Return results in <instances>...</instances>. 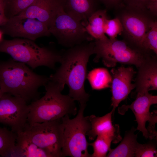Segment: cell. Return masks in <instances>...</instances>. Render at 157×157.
I'll return each mask as SVG.
<instances>
[{"label": "cell", "mask_w": 157, "mask_h": 157, "mask_svg": "<svg viewBox=\"0 0 157 157\" xmlns=\"http://www.w3.org/2000/svg\"><path fill=\"white\" fill-rule=\"evenodd\" d=\"M94 40L86 42L69 48L61 53L60 67L49 77L64 88L67 85L68 95L79 103L86 105L90 95L85 90L87 76V65L90 56L94 54Z\"/></svg>", "instance_id": "obj_1"}, {"label": "cell", "mask_w": 157, "mask_h": 157, "mask_svg": "<svg viewBox=\"0 0 157 157\" xmlns=\"http://www.w3.org/2000/svg\"><path fill=\"white\" fill-rule=\"evenodd\" d=\"M49 80V77L35 73L25 64L12 58L0 60V88L3 94L32 102L39 98V88Z\"/></svg>", "instance_id": "obj_2"}, {"label": "cell", "mask_w": 157, "mask_h": 157, "mask_svg": "<svg viewBox=\"0 0 157 157\" xmlns=\"http://www.w3.org/2000/svg\"><path fill=\"white\" fill-rule=\"evenodd\" d=\"M44 86L45 95L29 105L28 125L54 120L66 115L74 116L77 114L75 101L68 95L62 94L63 88L58 83L49 80Z\"/></svg>", "instance_id": "obj_3"}, {"label": "cell", "mask_w": 157, "mask_h": 157, "mask_svg": "<svg viewBox=\"0 0 157 157\" xmlns=\"http://www.w3.org/2000/svg\"><path fill=\"white\" fill-rule=\"evenodd\" d=\"M0 52L9 54L14 60L26 64L32 69L45 66L54 69L60 63L61 53L48 47H40L26 39L5 40L0 43Z\"/></svg>", "instance_id": "obj_4"}, {"label": "cell", "mask_w": 157, "mask_h": 157, "mask_svg": "<svg viewBox=\"0 0 157 157\" xmlns=\"http://www.w3.org/2000/svg\"><path fill=\"white\" fill-rule=\"evenodd\" d=\"M94 59L95 62L101 59L106 66L115 67L117 63L133 65L138 69L154 54L132 47L123 40L117 38L94 40Z\"/></svg>", "instance_id": "obj_5"}, {"label": "cell", "mask_w": 157, "mask_h": 157, "mask_svg": "<svg viewBox=\"0 0 157 157\" xmlns=\"http://www.w3.org/2000/svg\"><path fill=\"white\" fill-rule=\"evenodd\" d=\"M86 106H80L77 114L73 119H70L68 115L61 119L64 127L62 157H91L88 151L89 143L86 136L91 126L88 116H84Z\"/></svg>", "instance_id": "obj_6"}, {"label": "cell", "mask_w": 157, "mask_h": 157, "mask_svg": "<svg viewBox=\"0 0 157 157\" xmlns=\"http://www.w3.org/2000/svg\"><path fill=\"white\" fill-rule=\"evenodd\" d=\"M115 9L117 13L116 17L122 25L123 40L132 47L144 51L141 47L142 40L156 17L147 9L124 4Z\"/></svg>", "instance_id": "obj_7"}, {"label": "cell", "mask_w": 157, "mask_h": 157, "mask_svg": "<svg viewBox=\"0 0 157 157\" xmlns=\"http://www.w3.org/2000/svg\"><path fill=\"white\" fill-rule=\"evenodd\" d=\"M61 119L31 125L28 124L23 132L31 141L51 157H62L64 127Z\"/></svg>", "instance_id": "obj_8"}, {"label": "cell", "mask_w": 157, "mask_h": 157, "mask_svg": "<svg viewBox=\"0 0 157 157\" xmlns=\"http://www.w3.org/2000/svg\"><path fill=\"white\" fill-rule=\"evenodd\" d=\"M48 28L58 43L67 48L94 40L87 33L82 22L65 12L62 6Z\"/></svg>", "instance_id": "obj_9"}, {"label": "cell", "mask_w": 157, "mask_h": 157, "mask_svg": "<svg viewBox=\"0 0 157 157\" xmlns=\"http://www.w3.org/2000/svg\"><path fill=\"white\" fill-rule=\"evenodd\" d=\"M29 111V105L21 98L7 93L0 97V123L9 126L17 134L24 131Z\"/></svg>", "instance_id": "obj_10"}, {"label": "cell", "mask_w": 157, "mask_h": 157, "mask_svg": "<svg viewBox=\"0 0 157 157\" xmlns=\"http://www.w3.org/2000/svg\"><path fill=\"white\" fill-rule=\"evenodd\" d=\"M3 32L13 37H19L33 41L51 34L48 26L35 19L14 16L8 19L4 25Z\"/></svg>", "instance_id": "obj_11"}, {"label": "cell", "mask_w": 157, "mask_h": 157, "mask_svg": "<svg viewBox=\"0 0 157 157\" xmlns=\"http://www.w3.org/2000/svg\"><path fill=\"white\" fill-rule=\"evenodd\" d=\"M157 103V96L149 94V92L142 93H138L135 100L130 105H122L119 108L118 110L120 114H124L129 108L134 113L138 124L136 130L142 133L143 135L146 139L149 138V135L145 127L147 121L149 122L157 113L156 110L150 113V106Z\"/></svg>", "instance_id": "obj_12"}, {"label": "cell", "mask_w": 157, "mask_h": 157, "mask_svg": "<svg viewBox=\"0 0 157 157\" xmlns=\"http://www.w3.org/2000/svg\"><path fill=\"white\" fill-rule=\"evenodd\" d=\"M112 77L111 88L112 97L111 106L113 114L119 104L127 97L132 90L135 88L132 81L136 73L132 67L124 66L113 68L110 70Z\"/></svg>", "instance_id": "obj_13"}, {"label": "cell", "mask_w": 157, "mask_h": 157, "mask_svg": "<svg viewBox=\"0 0 157 157\" xmlns=\"http://www.w3.org/2000/svg\"><path fill=\"white\" fill-rule=\"evenodd\" d=\"M61 6V0H35L27 8L15 16L36 19L49 28Z\"/></svg>", "instance_id": "obj_14"}, {"label": "cell", "mask_w": 157, "mask_h": 157, "mask_svg": "<svg viewBox=\"0 0 157 157\" xmlns=\"http://www.w3.org/2000/svg\"><path fill=\"white\" fill-rule=\"evenodd\" d=\"M138 69V72L134 83L136 94L150 90H156L157 55H154L149 58Z\"/></svg>", "instance_id": "obj_15"}, {"label": "cell", "mask_w": 157, "mask_h": 157, "mask_svg": "<svg viewBox=\"0 0 157 157\" xmlns=\"http://www.w3.org/2000/svg\"><path fill=\"white\" fill-rule=\"evenodd\" d=\"M113 112L101 117L94 115L88 116L91 124V129L87 132L86 135L89 139L92 140L97 136L106 135L114 138L118 142L121 140L120 135L119 126L118 125L112 124V116Z\"/></svg>", "instance_id": "obj_16"}, {"label": "cell", "mask_w": 157, "mask_h": 157, "mask_svg": "<svg viewBox=\"0 0 157 157\" xmlns=\"http://www.w3.org/2000/svg\"><path fill=\"white\" fill-rule=\"evenodd\" d=\"M99 2L98 0H61L64 11L81 22L83 25L87 22L90 17L99 9Z\"/></svg>", "instance_id": "obj_17"}, {"label": "cell", "mask_w": 157, "mask_h": 157, "mask_svg": "<svg viewBox=\"0 0 157 157\" xmlns=\"http://www.w3.org/2000/svg\"><path fill=\"white\" fill-rule=\"evenodd\" d=\"M13 156L51 157L46 151L31 141L23 131L17 134Z\"/></svg>", "instance_id": "obj_18"}, {"label": "cell", "mask_w": 157, "mask_h": 157, "mask_svg": "<svg viewBox=\"0 0 157 157\" xmlns=\"http://www.w3.org/2000/svg\"><path fill=\"white\" fill-rule=\"evenodd\" d=\"M106 9H99L89 18L84 25L88 34L94 40H104L108 38L104 31L106 19L108 18Z\"/></svg>", "instance_id": "obj_19"}, {"label": "cell", "mask_w": 157, "mask_h": 157, "mask_svg": "<svg viewBox=\"0 0 157 157\" xmlns=\"http://www.w3.org/2000/svg\"><path fill=\"white\" fill-rule=\"evenodd\" d=\"M137 130L133 127L130 130L126 131L124 137L119 144L115 148L109 150L106 157H135V153L138 143L137 134L134 132Z\"/></svg>", "instance_id": "obj_20"}, {"label": "cell", "mask_w": 157, "mask_h": 157, "mask_svg": "<svg viewBox=\"0 0 157 157\" xmlns=\"http://www.w3.org/2000/svg\"><path fill=\"white\" fill-rule=\"evenodd\" d=\"M86 78L93 90H99L110 87L112 77L106 68L100 67L92 69L87 74Z\"/></svg>", "instance_id": "obj_21"}, {"label": "cell", "mask_w": 157, "mask_h": 157, "mask_svg": "<svg viewBox=\"0 0 157 157\" xmlns=\"http://www.w3.org/2000/svg\"><path fill=\"white\" fill-rule=\"evenodd\" d=\"M17 137V133L0 127V156H13Z\"/></svg>", "instance_id": "obj_22"}, {"label": "cell", "mask_w": 157, "mask_h": 157, "mask_svg": "<svg viewBox=\"0 0 157 157\" xmlns=\"http://www.w3.org/2000/svg\"><path fill=\"white\" fill-rule=\"evenodd\" d=\"M117 143L115 139L113 137L102 135L97 136L95 141L89 143L93 149V153L91 157H105L110 149L111 143Z\"/></svg>", "instance_id": "obj_23"}, {"label": "cell", "mask_w": 157, "mask_h": 157, "mask_svg": "<svg viewBox=\"0 0 157 157\" xmlns=\"http://www.w3.org/2000/svg\"><path fill=\"white\" fill-rule=\"evenodd\" d=\"M144 51L157 55V21L156 20L144 35L141 44Z\"/></svg>", "instance_id": "obj_24"}, {"label": "cell", "mask_w": 157, "mask_h": 157, "mask_svg": "<svg viewBox=\"0 0 157 157\" xmlns=\"http://www.w3.org/2000/svg\"><path fill=\"white\" fill-rule=\"evenodd\" d=\"M35 0H6L5 14L8 19L24 11Z\"/></svg>", "instance_id": "obj_25"}, {"label": "cell", "mask_w": 157, "mask_h": 157, "mask_svg": "<svg viewBox=\"0 0 157 157\" xmlns=\"http://www.w3.org/2000/svg\"><path fill=\"white\" fill-rule=\"evenodd\" d=\"M123 30L122 24L117 17L112 19L108 18L106 19L104 26V31L109 39L117 38L118 35H121Z\"/></svg>", "instance_id": "obj_26"}, {"label": "cell", "mask_w": 157, "mask_h": 157, "mask_svg": "<svg viewBox=\"0 0 157 157\" xmlns=\"http://www.w3.org/2000/svg\"><path fill=\"white\" fill-rule=\"evenodd\" d=\"M157 151L156 147L153 143L142 144L138 142L135 150V157H156Z\"/></svg>", "instance_id": "obj_27"}, {"label": "cell", "mask_w": 157, "mask_h": 157, "mask_svg": "<svg viewBox=\"0 0 157 157\" xmlns=\"http://www.w3.org/2000/svg\"><path fill=\"white\" fill-rule=\"evenodd\" d=\"M147 1V0H123V2L124 5L127 6L142 9H147L146 5Z\"/></svg>", "instance_id": "obj_28"}, {"label": "cell", "mask_w": 157, "mask_h": 157, "mask_svg": "<svg viewBox=\"0 0 157 157\" xmlns=\"http://www.w3.org/2000/svg\"><path fill=\"white\" fill-rule=\"evenodd\" d=\"M102 3L106 8L109 9L117 8L122 6L123 4V0H98Z\"/></svg>", "instance_id": "obj_29"}, {"label": "cell", "mask_w": 157, "mask_h": 157, "mask_svg": "<svg viewBox=\"0 0 157 157\" xmlns=\"http://www.w3.org/2000/svg\"><path fill=\"white\" fill-rule=\"evenodd\" d=\"M146 8L154 16H157V0H147Z\"/></svg>", "instance_id": "obj_30"}, {"label": "cell", "mask_w": 157, "mask_h": 157, "mask_svg": "<svg viewBox=\"0 0 157 157\" xmlns=\"http://www.w3.org/2000/svg\"><path fill=\"white\" fill-rule=\"evenodd\" d=\"M6 0H0V25H3L8 20L5 14Z\"/></svg>", "instance_id": "obj_31"}, {"label": "cell", "mask_w": 157, "mask_h": 157, "mask_svg": "<svg viewBox=\"0 0 157 157\" xmlns=\"http://www.w3.org/2000/svg\"><path fill=\"white\" fill-rule=\"evenodd\" d=\"M3 94V93L1 92V91L0 88V97H1L2 96Z\"/></svg>", "instance_id": "obj_32"}, {"label": "cell", "mask_w": 157, "mask_h": 157, "mask_svg": "<svg viewBox=\"0 0 157 157\" xmlns=\"http://www.w3.org/2000/svg\"><path fill=\"white\" fill-rule=\"evenodd\" d=\"M1 36H2V34H1V32L0 31V40L1 39Z\"/></svg>", "instance_id": "obj_33"}]
</instances>
